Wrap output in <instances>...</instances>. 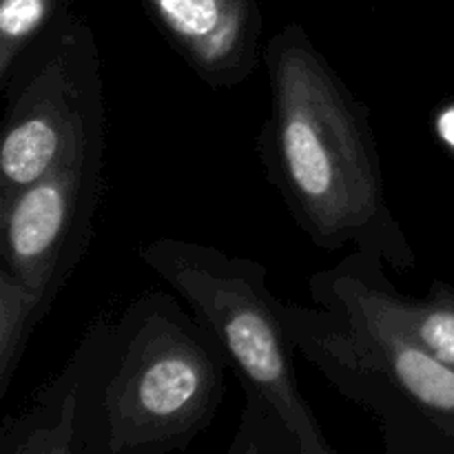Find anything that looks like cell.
<instances>
[{
    "mask_svg": "<svg viewBox=\"0 0 454 454\" xmlns=\"http://www.w3.org/2000/svg\"><path fill=\"white\" fill-rule=\"evenodd\" d=\"M264 62L270 118L262 160L300 229L326 251L353 247L397 270L415 269V251L386 200L368 106L301 27L275 34Z\"/></svg>",
    "mask_w": 454,
    "mask_h": 454,
    "instance_id": "1",
    "label": "cell"
},
{
    "mask_svg": "<svg viewBox=\"0 0 454 454\" xmlns=\"http://www.w3.org/2000/svg\"><path fill=\"white\" fill-rule=\"evenodd\" d=\"M65 18L60 0H0V87L20 58Z\"/></svg>",
    "mask_w": 454,
    "mask_h": 454,
    "instance_id": "10",
    "label": "cell"
},
{
    "mask_svg": "<svg viewBox=\"0 0 454 454\" xmlns=\"http://www.w3.org/2000/svg\"><path fill=\"white\" fill-rule=\"evenodd\" d=\"M393 309L402 326L430 355L454 368V293L443 284H433L426 300H411L395 288Z\"/></svg>",
    "mask_w": 454,
    "mask_h": 454,
    "instance_id": "9",
    "label": "cell"
},
{
    "mask_svg": "<svg viewBox=\"0 0 454 454\" xmlns=\"http://www.w3.org/2000/svg\"><path fill=\"white\" fill-rule=\"evenodd\" d=\"M106 140L0 204V397L93 233Z\"/></svg>",
    "mask_w": 454,
    "mask_h": 454,
    "instance_id": "5",
    "label": "cell"
},
{
    "mask_svg": "<svg viewBox=\"0 0 454 454\" xmlns=\"http://www.w3.org/2000/svg\"><path fill=\"white\" fill-rule=\"evenodd\" d=\"M106 317L87 328L60 375L49 381L18 419H7L0 433L3 454H78L87 384L100 348Z\"/></svg>",
    "mask_w": 454,
    "mask_h": 454,
    "instance_id": "8",
    "label": "cell"
},
{
    "mask_svg": "<svg viewBox=\"0 0 454 454\" xmlns=\"http://www.w3.org/2000/svg\"><path fill=\"white\" fill-rule=\"evenodd\" d=\"M437 131H439V137H442L450 149H454V106H448L446 111L439 114Z\"/></svg>",
    "mask_w": 454,
    "mask_h": 454,
    "instance_id": "11",
    "label": "cell"
},
{
    "mask_svg": "<svg viewBox=\"0 0 454 454\" xmlns=\"http://www.w3.org/2000/svg\"><path fill=\"white\" fill-rule=\"evenodd\" d=\"M0 204L106 140V98L91 29L67 16L0 87Z\"/></svg>",
    "mask_w": 454,
    "mask_h": 454,
    "instance_id": "6",
    "label": "cell"
},
{
    "mask_svg": "<svg viewBox=\"0 0 454 454\" xmlns=\"http://www.w3.org/2000/svg\"><path fill=\"white\" fill-rule=\"evenodd\" d=\"M145 3L173 49L208 87H238L255 71L262 34L255 0Z\"/></svg>",
    "mask_w": 454,
    "mask_h": 454,
    "instance_id": "7",
    "label": "cell"
},
{
    "mask_svg": "<svg viewBox=\"0 0 454 454\" xmlns=\"http://www.w3.org/2000/svg\"><path fill=\"white\" fill-rule=\"evenodd\" d=\"M226 368L193 310L168 293H145L106 317L78 454L186 450L215 419Z\"/></svg>",
    "mask_w": 454,
    "mask_h": 454,
    "instance_id": "3",
    "label": "cell"
},
{
    "mask_svg": "<svg viewBox=\"0 0 454 454\" xmlns=\"http://www.w3.org/2000/svg\"><path fill=\"white\" fill-rule=\"evenodd\" d=\"M140 260L193 310L242 388L231 454H335L300 390L264 264L180 238L151 239Z\"/></svg>",
    "mask_w": 454,
    "mask_h": 454,
    "instance_id": "4",
    "label": "cell"
},
{
    "mask_svg": "<svg viewBox=\"0 0 454 454\" xmlns=\"http://www.w3.org/2000/svg\"><path fill=\"white\" fill-rule=\"evenodd\" d=\"M313 306L282 301L297 353L375 419L388 454L454 448V368L397 319L386 262L353 251L309 279Z\"/></svg>",
    "mask_w": 454,
    "mask_h": 454,
    "instance_id": "2",
    "label": "cell"
}]
</instances>
